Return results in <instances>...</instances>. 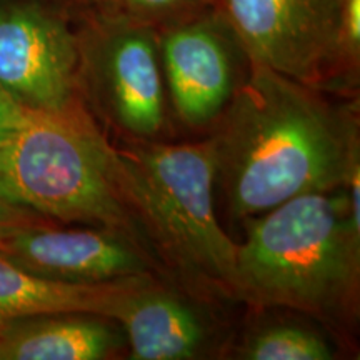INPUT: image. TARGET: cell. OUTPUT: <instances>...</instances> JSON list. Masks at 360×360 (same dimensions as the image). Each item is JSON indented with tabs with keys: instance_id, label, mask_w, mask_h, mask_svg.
I'll return each instance as SVG.
<instances>
[{
	"instance_id": "cell-1",
	"label": "cell",
	"mask_w": 360,
	"mask_h": 360,
	"mask_svg": "<svg viewBox=\"0 0 360 360\" xmlns=\"http://www.w3.org/2000/svg\"><path fill=\"white\" fill-rule=\"evenodd\" d=\"M210 143L229 209L250 220L304 193L347 186L360 167L357 105L249 62Z\"/></svg>"
},
{
	"instance_id": "cell-2",
	"label": "cell",
	"mask_w": 360,
	"mask_h": 360,
	"mask_svg": "<svg viewBox=\"0 0 360 360\" xmlns=\"http://www.w3.org/2000/svg\"><path fill=\"white\" fill-rule=\"evenodd\" d=\"M114 165L124 204L162 281L200 302H237V242L215 214L210 139H129L114 146Z\"/></svg>"
},
{
	"instance_id": "cell-3",
	"label": "cell",
	"mask_w": 360,
	"mask_h": 360,
	"mask_svg": "<svg viewBox=\"0 0 360 360\" xmlns=\"http://www.w3.org/2000/svg\"><path fill=\"white\" fill-rule=\"evenodd\" d=\"M360 229L347 192H310L250 219L237 244V302L305 314L337 335L357 326Z\"/></svg>"
},
{
	"instance_id": "cell-4",
	"label": "cell",
	"mask_w": 360,
	"mask_h": 360,
	"mask_svg": "<svg viewBox=\"0 0 360 360\" xmlns=\"http://www.w3.org/2000/svg\"><path fill=\"white\" fill-rule=\"evenodd\" d=\"M0 199L60 225L105 229L147 255L117 182L114 146L82 101L27 112L0 146Z\"/></svg>"
},
{
	"instance_id": "cell-5",
	"label": "cell",
	"mask_w": 360,
	"mask_h": 360,
	"mask_svg": "<svg viewBox=\"0 0 360 360\" xmlns=\"http://www.w3.org/2000/svg\"><path fill=\"white\" fill-rule=\"evenodd\" d=\"M70 13L79 35L80 101L129 139L154 141L165 125L157 30L97 11Z\"/></svg>"
},
{
	"instance_id": "cell-6",
	"label": "cell",
	"mask_w": 360,
	"mask_h": 360,
	"mask_svg": "<svg viewBox=\"0 0 360 360\" xmlns=\"http://www.w3.org/2000/svg\"><path fill=\"white\" fill-rule=\"evenodd\" d=\"M250 64L321 90L357 85L344 57L345 0H217Z\"/></svg>"
},
{
	"instance_id": "cell-7",
	"label": "cell",
	"mask_w": 360,
	"mask_h": 360,
	"mask_svg": "<svg viewBox=\"0 0 360 360\" xmlns=\"http://www.w3.org/2000/svg\"><path fill=\"white\" fill-rule=\"evenodd\" d=\"M79 35L74 15L52 0L0 7V87L29 110L80 101Z\"/></svg>"
},
{
	"instance_id": "cell-8",
	"label": "cell",
	"mask_w": 360,
	"mask_h": 360,
	"mask_svg": "<svg viewBox=\"0 0 360 360\" xmlns=\"http://www.w3.org/2000/svg\"><path fill=\"white\" fill-rule=\"evenodd\" d=\"M157 39L164 84L180 122L191 129L217 122L249 65L227 20L212 8L157 30Z\"/></svg>"
},
{
	"instance_id": "cell-9",
	"label": "cell",
	"mask_w": 360,
	"mask_h": 360,
	"mask_svg": "<svg viewBox=\"0 0 360 360\" xmlns=\"http://www.w3.org/2000/svg\"><path fill=\"white\" fill-rule=\"evenodd\" d=\"M0 255L39 276L74 283L159 277L152 260L137 245L89 225L64 227L47 222L15 229L0 236Z\"/></svg>"
},
{
	"instance_id": "cell-10",
	"label": "cell",
	"mask_w": 360,
	"mask_h": 360,
	"mask_svg": "<svg viewBox=\"0 0 360 360\" xmlns=\"http://www.w3.org/2000/svg\"><path fill=\"white\" fill-rule=\"evenodd\" d=\"M200 302L159 277L135 289L115 315L134 360H192L219 344V323Z\"/></svg>"
},
{
	"instance_id": "cell-11",
	"label": "cell",
	"mask_w": 360,
	"mask_h": 360,
	"mask_svg": "<svg viewBox=\"0 0 360 360\" xmlns=\"http://www.w3.org/2000/svg\"><path fill=\"white\" fill-rule=\"evenodd\" d=\"M152 277L105 283L53 281L0 255V323L47 314H92L114 321L129 295Z\"/></svg>"
},
{
	"instance_id": "cell-12",
	"label": "cell",
	"mask_w": 360,
	"mask_h": 360,
	"mask_svg": "<svg viewBox=\"0 0 360 360\" xmlns=\"http://www.w3.org/2000/svg\"><path fill=\"white\" fill-rule=\"evenodd\" d=\"M122 340L115 321L102 315H34L0 323V360H103Z\"/></svg>"
},
{
	"instance_id": "cell-13",
	"label": "cell",
	"mask_w": 360,
	"mask_h": 360,
	"mask_svg": "<svg viewBox=\"0 0 360 360\" xmlns=\"http://www.w3.org/2000/svg\"><path fill=\"white\" fill-rule=\"evenodd\" d=\"M334 354L326 335L292 322L257 328L240 347V357L247 360H332Z\"/></svg>"
},
{
	"instance_id": "cell-14",
	"label": "cell",
	"mask_w": 360,
	"mask_h": 360,
	"mask_svg": "<svg viewBox=\"0 0 360 360\" xmlns=\"http://www.w3.org/2000/svg\"><path fill=\"white\" fill-rule=\"evenodd\" d=\"M215 7L217 0H103L89 11L122 17L135 24L160 30Z\"/></svg>"
},
{
	"instance_id": "cell-15",
	"label": "cell",
	"mask_w": 360,
	"mask_h": 360,
	"mask_svg": "<svg viewBox=\"0 0 360 360\" xmlns=\"http://www.w3.org/2000/svg\"><path fill=\"white\" fill-rule=\"evenodd\" d=\"M344 57L350 75L359 80L360 65V0H345Z\"/></svg>"
},
{
	"instance_id": "cell-16",
	"label": "cell",
	"mask_w": 360,
	"mask_h": 360,
	"mask_svg": "<svg viewBox=\"0 0 360 360\" xmlns=\"http://www.w3.org/2000/svg\"><path fill=\"white\" fill-rule=\"evenodd\" d=\"M27 112L29 109L20 105L15 98L0 87V146L15 134V130L25 120Z\"/></svg>"
},
{
	"instance_id": "cell-17",
	"label": "cell",
	"mask_w": 360,
	"mask_h": 360,
	"mask_svg": "<svg viewBox=\"0 0 360 360\" xmlns=\"http://www.w3.org/2000/svg\"><path fill=\"white\" fill-rule=\"evenodd\" d=\"M52 220L42 217V215L32 212V210L22 209V207L12 205L0 199V236L15 231V229L27 227V225L47 224Z\"/></svg>"
},
{
	"instance_id": "cell-18",
	"label": "cell",
	"mask_w": 360,
	"mask_h": 360,
	"mask_svg": "<svg viewBox=\"0 0 360 360\" xmlns=\"http://www.w3.org/2000/svg\"><path fill=\"white\" fill-rule=\"evenodd\" d=\"M52 2L58 4V6L67 8L69 12H80L89 11V8H96L103 0H52Z\"/></svg>"
},
{
	"instance_id": "cell-19",
	"label": "cell",
	"mask_w": 360,
	"mask_h": 360,
	"mask_svg": "<svg viewBox=\"0 0 360 360\" xmlns=\"http://www.w3.org/2000/svg\"><path fill=\"white\" fill-rule=\"evenodd\" d=\"M8 2H11V0H0V7L6 6V4H8Z\"/></svg>"
}]
</instances>
